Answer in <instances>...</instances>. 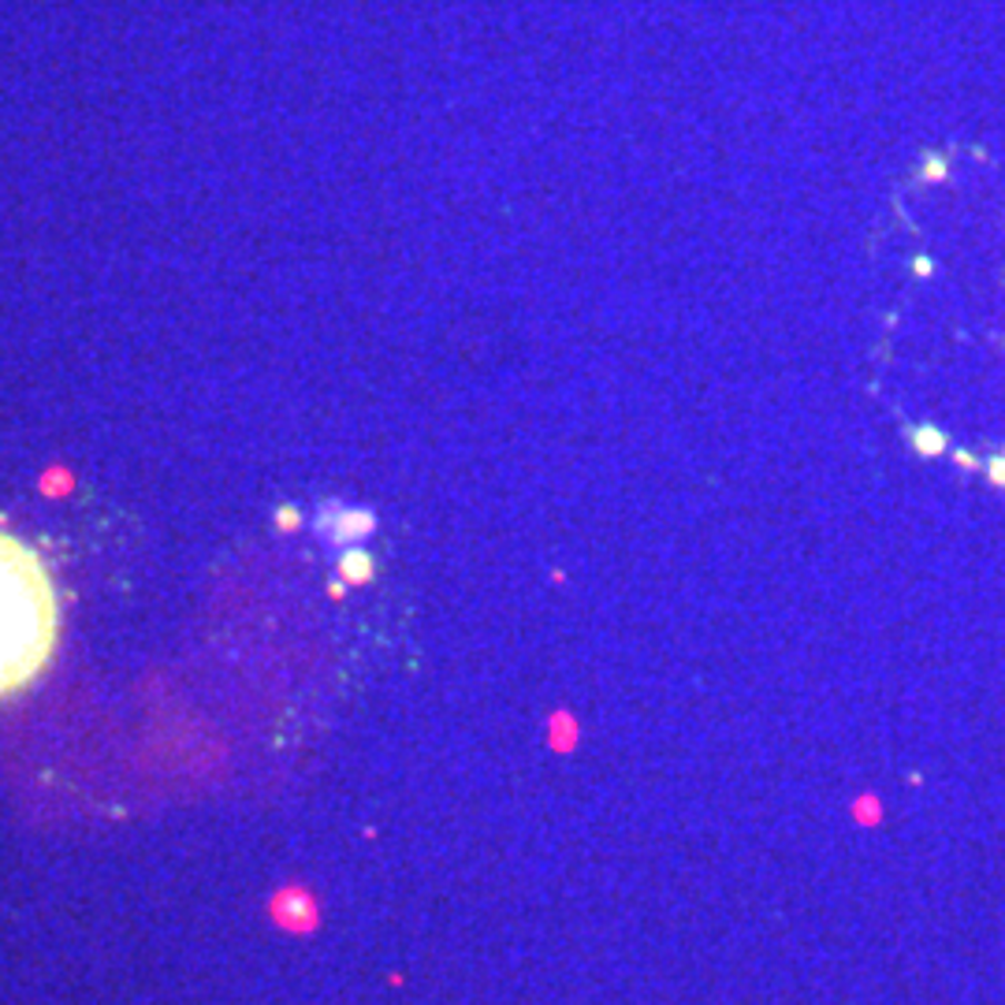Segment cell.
I'll return each mask as SVG.
<instances>
[{
  "label": "cell",
  "mask_w": 1005,
  "mask_h": 1005,
  "mask_svg": "<svg viewBox=\"0 0 1005 1005\" xmlns=\"http://www.w3.org/2000/svg\"><path fill=\"white\" fill-rule=\"evenodd\" d=\"M57 648V589L34 548L0 529V700L23 693Z\"/></svg>",
  "instance_id": "1"
},
{
  "label": "cell",
  "mask_w": 1005,
  "mask_h": 1005,
  "mask_svg": "<svg viewBox=\"0 0 1005 1005\" xmlns=\"http://www.w3.org/2000/svg\"><path fill=\"white\" fill-rule=\"evenodd\" d=\"M919 440V447H924V451H938V447H943V440H938V436H916Z\"/></svg>",
  "instance_id": "2"
}]
</instances>
